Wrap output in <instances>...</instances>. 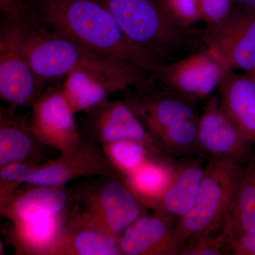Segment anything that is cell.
Instances as JSON below:
<instances>
[{"instance_id": "8992f818", "label": "cell", "mask_w": 255, "mask_h": 255, "mask_svg": "<svg viewBox=\"0 0 255 255\" xmlns=\"http://www.w3.org/2000/svg\"><path fill=\"white\" fill-rule=\"evenodd\" d=\"M82 149L63 154V158L41 168L16 162L1 167L0 178L4 183H27L41 187H59L74 178L89 174H105L110 169L105 159Z\"/></svg>"}, {"instance_id": "3957f363", "label": "cell", "mask_w": 255, "mask_h": 255, "mask_svg": "<svg viewBox=\"0 0 255 255\" xmlns=\"http://www.w3.org/2000/svg\"><path fill=\"white\" fill-rule=\"evenodd\" d=\"M103 6L126 35L140 46L162 55L176 53L188 43L186 28L161 0H93Z\"/></svg>"}, {"instance_id": "ba28073f", "label": "cell", "mask_w": 255, "mask_h": 255, "mask_svg": "<svg viewBox=\"0 0 255 255\" xmlns=\"http://www.w3.org/2000/svg\"><path fill=\"white\" fill-rule=\"evenodd\" d=\"M229 69L209 49L164 67L159 75L172 93L193 101L207 97L219 87Z\"/></svg>"}, {"instance_id": "6da1fadb", "label": "cell", "mask_w": 255, "mask_h": 255, "mask_svg": "<svg viewBox=\"0 0 255 255\" xmlns=\"http://www.w3.org/2000/svg\"><path fill=\"white\" fill-rule=\"evenodd\" d=\"M56 33L100 54L125 60L159 76L165 65L152 50L130 40L112 15L93 0H26Z\"/></svg>"}, {"instance_id": "4316f807", "label": "cell", "mask_w": 255, "mask_h": 255, "mask_svg": "<svg viewBox=\"0 0 255 255\" xmlns=\"http://www.w3.org/2000/svg\"><path fill=\"white\" fill-rule=\"evenodd\" d=\"M0 9L6 21L24 33H30L36 26L31 18V11L21 0H0Z\"/></svg>"}, {"instance_id": "cb8c5ba5", "label": "cell", "mask_w": 255, "mask_h": 255, "mask_svg": "<svg viewBox=\"0 0 255 255\" xmlns=\"http://www.w3.org/2000/svg\"><path fill=\"white\" fill-rule=\"evenodd\" d=\"M105 152L111 163L127 176L149 162L147 156L150 153L143 144L133 140H121L106 145Z\"/></svg>"}, {"instance_id": "44dd1931", "label": "cell", "mask_w": 255, "mask_h": 255, "mask_svg": "<svg viewBox=\"0 0 255 255\" xmlns=\"http://www.w3.org/2000/svg\"><path fill=\"white\" fill-rule=\"evenodd\" d=\"M60 214L43 215L16 221L18 238L32 253L48 254L62 232Z\"/></svg>"}, {"instance_id": "e0dca14e", "label": "cell", "mask_w": 255, "mask_h": 255, "mask_svg": "<svg viewBox=\"0 0 255 255\" xmlns=\"http://www.w3.org/2000/svg\"><path fill=\"white\" fill-rule=\"evenodd\" d=\"M228 236L255 233V155L243 169L222 231Z\"/></svg>"}, {"instance_id": "7c38bea8", "label": "cell", "mask_w": 255, "mask_h": 255, "mask_svg": "<svg viewBox=\"0 0 255 255\" xmlns=\"http://www.w3.org/2000/svg\"><path fill=\"white\" fill-rule=\"evenodd\" d=\"M122 255H180L185 245L178 236L175 224L162 215H143L119 240Z\"/></svg>"}, {"instance_id": "f546056e", "label": "cell", "mask_w": 255, "mask_h": 255, "mask_svg": "<svg viewBox=\"0 0 255 255\" xmlns=\"http://www.w3.org/2000/svg\"><path fill=\"white\" fill-rule=\"evenodd\" d=\"M235 7L255 11V0H234Z\"/></svg>"}, {"instance_id": "277c9868", "label": "cell", "mask_w": 255, "mask_h": 255, "mask_svg": "<svg viewBox=\"0 0 255 255\" xmlns=\"http://www.w3.org/2000/svg\"><path fill=\"white\" fill-rule=\"evenodd\" d=\"M202 41L229 70H255V11L235 7L222 22L208 27Z\"/></svg>"}, {"instance_id": "4fadbf2b", "label": "cell", "mask_w": 255, "mask_h": 255, "mask_svg": "<svg viewBox=\"0 0 255 255\" xmlns=\"http://www.w3.org/2000/svg\"><path fill=\"white\" fill-rule=\"evenodd\" d=\"M220 106L241 133L255 145V78L228 70L219 85Z\"/></svg>"}, {"instance_id": "5b68a950", "label": "cell", "mask_w": 255, "mask_h": 255, "mask_svg": "<svg viewBox=\"0 0 255 255\" xmlns=\"http://www.w3.org/2000/svg\"><path fill=\"white\" fill-rule=\"evenodd\" d=\"M145 73L137 67L114 71L77 69L66 75L61 91L75 113L91 110L105 103L114 92L143 86Z\"/></svg>"}, {"instance_id": "9c48e42d", "label": "cell", "mask_w": 255, "mask_h": 255, "mask_svg": "<svg viewBox=\"0 0 255 255\" xmlns=\"http://www.w3.org/2000/svg\"><path fill=\"white\" fill-rule=\"evenodd\" d=\"M198 142L201 152L210 159L241 164L251 158V142L223 112L217 98L208 102L199 117Z\"/></svg>"}, {"instance_id": "83f0119b", "label": "cell", "mask_w": 255, "mask_h": 255, "mask_svg": "<svg viewBox=\"0 0 255 255\" xmlns=\"http://www.w3.org/2000/svg\"><path fill=\"white\" fill-rule=\"evenodd\" d=\"M201 17L208 27L222 22L232 13L234 0H199Z\"/></svg>"}, {"instance_id": "5bb4252c", "label": "cell", "mask_w": 255, "mask_h": 255, "mask_svg": "<svg viewBox=\"0 0 255 255\" xmlns=\"http://www.w3.org/2000/svg\"><path fill=\"white\" fill-rule=\"evenodd\" d=\"M205 167L201 159L184 161L175 167L168 189L154 207L174 224L189 212L195 202Z\"/></svg>"}, {"instance_id": "d6986e66", "label": "cell", "mask_w": 255, "mask_h": 255, "mask_svg": "<svg viewBox=\"0 0 255 255\" xmlns=\"http://www.w3.org/2000/svg\"><path fill=\"white\" fill-rule=\"evenodd\" d=\"M68 200L66 193L59 188L39 186L16 197L10 204L7 214L14 221L43 215H58Z\"/></svg>"}, {"instance_id": "ac0fdd59", "label": "cell", "mask_w": 255, "mask_h": 255, "mask_svg": "<svg viewBox=\"0 0 255 255\" xmlns=\"http://www.w3.org/2000/svg\"><path fill=\"white\" fill-rule=\"evenodd\" d=\"M172 94L137 106V110L145 119L153 136L174 124L199 117L192 101Z\"/></svg>"}, {"instance_id": "1f68e13d", "label": "cell", "mask_w": 255, "mask_h": 255, "mask_svg": "<svg viewBox=\"0 0 255 255\" xmlns=\"http://www.w3.org/2000/svg\"><path fill=\"white\" fill-rule=\"evenodd\" d=\"M21 1H23V2H24L25 3V1H26V0H21Z\"/></svg>"}, {"instance_id": "9a60e30c", "label": "cell", "mask_w": 255, "mask_h": 255, "mask_svg": "<svg viewBox=\"0 0 255 255\" xmlns=\"http://www.w3.org/2000/svg\"><path fill=\"white\" fill-rule=\"evenodd\" d=\"M95 119V127L101 141L105 145L121 140L141 142L150 153L155 152L152 137L137 119L133 110L123 102L105 105Z\"/></svg>"}, {"instance_id": "d4e9b609", "label": "cell", "mask_w": 255, "mask_h": 255, "mask_svg": "<svg viewBox=\"0 0 255 255\" xmlns=\"http://www.w3.org/2000/svg\"><path fill=\"white\" fill-rule=\"evenodd\" d=\"M228 236L221 231L219 235L202 236L189 242L180 255H222L226 254Z\"/></svg>"}, {"instance_id": "8fae6325", "label": "cell", "mask_w": 255, "mask_h": 255, "mask_svg": "<svg viewBox=\"0 0 255 255\" xmlns=\"http://www.w3.org/2000/svg\"><path fill=\"white\" fill-rule=\"evenodd\" d=\"M141 201L128 187L111 182L102 188L90 204L85 219L119 240L123 233L143 216Z\"/></svg>"}, {"instance_id": "484cf974", "label": "cell", "mask_w": 255, "mask_h": 255, "mask_svg": "<svg viewBox=\"0 0 255 255\" xmlns=\"http://www.w3.org/2000/svg\"><path fill=\"white\" fill-rule=\"evenodd\" d=\"M167 11L184 27L202 20L199 0H161Z\"/></svg>"}, {"instance_id": "ffe728a7", "label": "cell", "mask_w": 255, "mask_h": 255, "mask_svg": "<svg viewBox=\"0 0 255 255\" xmlns=\"http://www.w3.org/2000/svg\"><path fill=\"white\" fill-rule=\"evenodd\" d=\"M175 167L149 161L128 176V187L141 202L155 206L168 189Z\"/></svg>"}, {"instance_id": "30bf717a", "label": "cell", "mask_w": 255, "mask_h": 255, "mask_svg": "<svg viewBox=\"0 0 255 255\" xmlns=\"http://www.w3.org/2000/svg\"><path fill=\"white\" fill-rule=\"evenodd\" d=\"M74 114L62 91L47 94L35 102L31 132L63 154L73 152L82 145Z\"/></svg>"}, {"instance_id": "52a82bcc", "label": "cell", "mask_w": 255, "mask_h": 255, "mask_svg": "<svg viewBox=\"0 0 255 255\" xmlns=\"http://www.w3.org/2000/svg\"><path fill=\"white\" fill-rule=\"evenodd\" d=\"M6 23L0 38V95L10 103L26 105L36 100L42 78L33 71L20 49L21 29Z\"/></svg>"}, {"instance_id": "603a6c76", "label": "cell", "mask_w": 255, "mask_h": 255, "mask_svg": "<svg viewBox=\"0 0 255 255\" xmlns=\"http://www.w3.org/2000/svg\"><path fill=\"white\" fill-rule=\"evenodd\" d=\"M199 118L183 121L166 128L154 137L169 153L192 155L201 152L198 142Z\"/></svg>"}, {"instance_id": "f1b7e54d", "label": "cell", "mask_w": 255, "mask_h": 255, "mask_svg": "<svg viewBox=\"0 0 255 255\" xmlns=\"http://www.w3.org/2000/svg\"><path fill=\"white\" fill-rule=\"evenodd\" d=\"M226 254L255 255V233L228 236Z\"/></svg>"}, {"instance_id": "7a4b0ae2", "label": "cell", "mask_w": 255, "mask_h": 255, "mask_svg": "<svg viewBox=\"0 0 255 255\" xmlns=\"http://www.w3.org/2000/svg\"><path fill=\"white\" fill-rule=\"evenodd\" d=\"M243 169L236 162L210 159L194 205L176 223L178 236L184 245L222 231Z\"/></svg>"}, {"instance_id": "4dcf8cb0", "label": "cell", "mask_w": 255, "mask_h": 255, "mask_svg": "<svg viewBox=\"0 0 255 255\" xmlns=\"http://www.w3.org/2000/svg\"><path fill=\"white\" fill-rule=\"evenodd\" d=\"M253 73H254V77L255 78V71H253Z\"/></svg>"}, {"instance_id": "2e32d148", "label": "cell", "mask_w": 255, "mask_h": 255, "mask_svg": "<svg viewBox=\"0 0 255 255\" xmlns=\"http://www.w3.org/2000/svg\"><path fill=\"white\" fill-rule=\"evenodd\" d=\"M48 254L77 255H122L119 240L83 218L79 230L63 231Z\"/></svg>"}, {"instance_id": "7402d4cb", "label": "cell", "mask_w": 255, "mask_h": 255, "mask_svg": "<svg viewBox=\"0 0 255 255\" xmlns=\"http://www.w3.org/2000/svg\"><path fill=\"white\" fill-rule=\"evenodd\" d=\"M1 114L0 166L21 162L31 153L33 142L26 129Z\"/></svg>"}]
</instances>
